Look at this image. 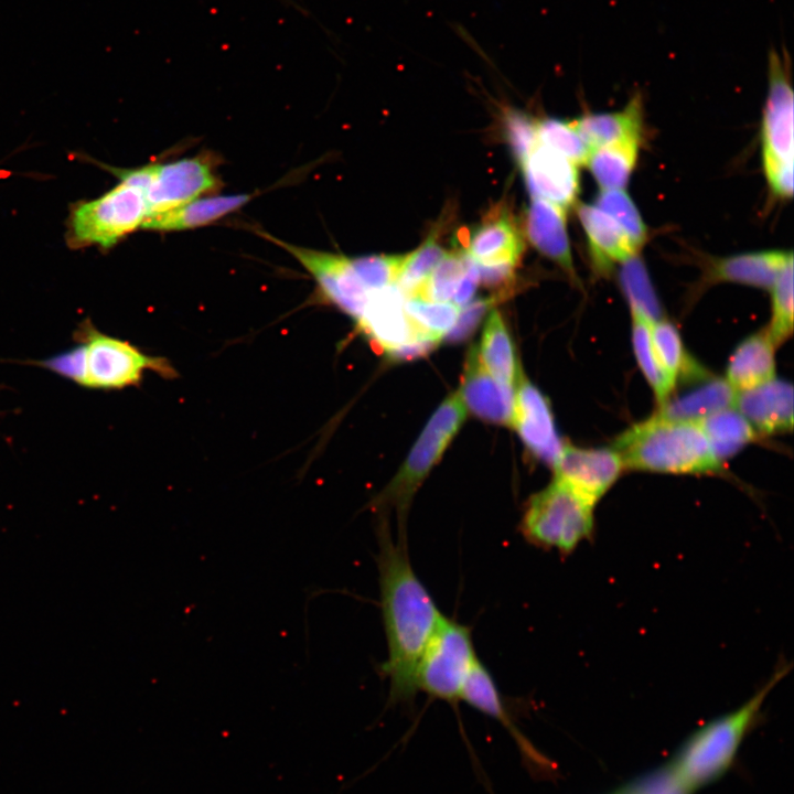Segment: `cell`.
<instances>
[{
  "mask_svg": "<svg viewBox=\"0 0 794 794\" xmlns=\"http://www.w3.org/2000/svg\"><path fill=\"white\" fill-rule=\"evenodd\" d=\"M737 391L726 379L715 378L661 405L657 414L674 420L699 421L718 411L734 407Z\"/></svg>",
  "mask_w": 794,
  "mask_h": 794,
  "instance_id": "484cf974",
  "label": "cell"
},
{
  "mask_svg": "<svg viewBox=\"0 0 794 794\" xmlns=\"http://www.w3.org/2000/svg\"><path fill=\"white\" fill-rule=\"evenodd\" d=\"M594 205L615 221L637 250L643 246L646 239V226L634 202L624 190H601Z\"/></svg>",
  "mask_w": 794,
  "mask_h": 794,
  "instance_id": "e575fe53",
  "label": "cell"
},
{
  "mask_svg": "<svg viewBox=\"0 0 794 794\" xmlns=\"http://www.w3.org/2000/svg\"><path fill=\"white\" fill-rule=\"evenodd\" d=\"M465 248V253L480 265L516 266L525 249V243L512 213L498 205L476 226Z\"/></svg>",
  "mask_w": 794,
  "mask_h": 794,
  "instance_id": "ac0fdd59",
  "label": "cell"
},
{
  "mask_svg": "<svg viewBox=\"0 0 794 794\" xmlns=\"http://www.w3.org/2000/svg\"><path fill=\"white\" fill-rule=\"evenodd\" d=\"M768 183L775 195L791 197L793 194V160H763Z\"/></svg>",
  "mask_w": 794,
  "mask_h": 794,
  "instance_id": "f6af8a7d",
  "label": "cell"
},
{
  "mask_svg": "<svg viewBox=\"0 0 794 794\" xmlns=\"http://www.w3.org/2000/svg\"><path fill=\"white\" fill-rule=\"evenodd\" d=\"M611 794H689L667 764L640 776Z\"/></svg>",
  "mask_w": 794,
  "mask_h": 794,
  "instance_id": "60d3db41",
  "label": "cell"
},
{
  "mask_svg": "<svg viewBox=\"0 0 794 794\" xmlns=\"http://www.w3.org/2000/svg\"><path fill=\"white\" fill-rule=\"evenodd\" d=\"M460 700L498 721L507 730L532 773L541 774L552 769L550 762L515 725L493 675L479 658L462 685Z\"/></svg>",
  "mask_w": 794,
  "mask_h": 794,
  "instance_id": "4fadbf2b",
  "label": "cell"
},
{
  "mask_svg": "<svg viewBox=\"0 0 794 794\" xmlns=\"http://www.w3.org/2000/svg\"><path fill=\"white\" fill-rule=\"evenodd\" d=\"M356 324L371 343L389 357L414 340H429L412 326L405 310V296L396 285L372 292Z\"/></svg>",
  "mask_w": 794,
  "mask_h": 794,
  "instance_id": "5bb4252c",
  "label": "cell"
},
{
  "mask_svg": "<svg viewBox=\"0 0 794 794\" xmlns=\"http://www.w3.org/2000/svg\"><path fill=\"white\" fill-rule=\"evenodd\" d=\"M495 301L493 298L479 299L460 308L457 321L447 334L448 339L457 342L470 336Z\"/></svg>",
  "mask_w": 794,
  "mask_h": 794,
  "instance_id": "7bdbcfd3",
  "label": "cell"
},
{
  "mask_svg": "<svg viewBox=\"0 0 794 794\" xmlns=\"http://www.w3.org/2000/svg\"><path fill=\"white\" fill-rule=\"evenodd\" d=\"M482 365L495 378L513 386L519 377L518 363L509 332L498 311L487 316L480 346L475 347Z\"/></svg>",
  "mask_w": 794,
  "mask_h": 794,
  "instance_id": "4316f807",
  "label": "cell"
},
{
  "mask_svg": "<svg viewBox=\"0 0 794 794\" xmlns=\"http://www.w3.org/2000/svg\"><path fill=\"white\" fill-rule=\"evenodd\" d=\"M466 262L465 251H447L416 296L432 301L451 302L464 277Z\"/></svg>",
  "mask_w": 794,
  "mask_h": 794,
  "instance_id": "74e56055",
  "label": "cell"
},
{
  "mask_svg": "<svg viewBox=\"0 0 794 794\" xmlns=\"http://www.w3.org/2000/svg\"><path fill=\"white\" fill-rule=\"evenodd\" d=\"M465 414L459 393L448 396L430 417L397 475L374 501L379 518H386L393 509L396 512L399 536H407L406 517L415 493L441 459Z\"/></svg>",
  "mask_w": 794,
  "mask_h": 794,
  "instance_id": "5b68a950",
  "label": "cell"
},
{
  "mask_svg": "<svg viewBox=\"0 0 794 794\" xmlns=\"http://www.w3.org/2000/svg\"><path fill=\"white\" fill-rule=\"evenodd\" d=\"M578 215L587 235L593 266L599 271H607L614 262H623L636 255L637 249L621 227L594 204H581Z\"/></svg>",
  "mask_w": 794,
  "mask_h": 794,
  "instance_id": "44dd1931",
  "label": "cell"
},
{
  "mask_svg": "<svg viewBox=\"0 0 794 794\" xmlns=\"http://www.w3.org/2000/svg\"><path fill=\"white\" fill-rule=\"evenodd\" d=\"M532 197L548 201L566 210L580 191L578 165L537 142L521 163Z\"/></svg>",
  "mask_w": 794,
  "mask_h": 794,
  "instance_id": "9a60e30c",
  "label": "cell"
},
{
  "mask_svg": "<svg viewBox=\"0 0 794 794\" xmlns=\"http://www.w3.org/2000/svg\"><path fill=\"white\" fill-rule=\"evenodd\" d=\"M788 670L787 664L779 665L769 680L744 704L701 726L680 747L667 766L688 793L693 794L717 780L731 766L763 702Z\"/></svg>",
  "mask_w": 794,
  "mask_h": 794,
  "instance_id": "7a4b0ae2",
  "label": "cell"
},
{
  "mask_svg": "<svg viewBox=\"0 0 794 794\" xmlns=\"http://www.w3.org/2000/svg\"><path fill=\"white\" fill-rule=\"evenodd\" d=\"M504 131L513 154L521 164L538 142L537 122L522 111L508 109L504 114Z\"/></svg>",
  "mask_w": 794,
  "mask_h": 794,
  "instance_id": "ab89813d",
  "label": "cell"
},
{
  "mask_svg": "<svg viewBox=\"0 0 794 794\" xmlns=\"http://www.w3.org/2000/svg\"><path fill=\"white\" fill-rule=\"evenodd\" d=\"M478 658L470 626L443 615L419 661L418 691L457 705L462 685Z\"/></svg>",
  "mask_w": 794,
  "mask_h": 794,
  "instance_id": "52a82bcc",
  "label": "cell"
},
{
  "mask_svg": "<svg viewBox=\"0 0 794 794\" xmlns=\"http://www.w3.org/2000/svg\"><path fill=\"white\" fill-rule=\"evenodd\" d=\"M651 337L658 361L676 385L682 374L696 373V366L689 362L676 328L666 320L651 323Z\"/></svg>",
  "mask_w": 794,
  "mask_h": 794,
  "instance_id": "836d02e7",
  "label": "cell"
},
{
  "mask_svg": "<svg viewBox=\"0 0 794 794\" xmlns=\"http://www.w3.org/2000/svg\"><path fill=\"white\" fill-rule=\"evenodd\" d=\"M698 422L720 462L754 438L755 430L734 407L718 411Z\"/></svg>",
  "mask_w": 794,
  "mask_h": 794,
  "instance_id": "f1b7e54d",
  "label": "cell"
},
{
  "mask_svg": "<svg viewBox=\"0 0 794 794\" xmlns=\"http://www.w3.org/2000/svg\"><path fill=\"white\" fill-rule=\"evenodd\" d=\"M775 347L766 331L749 336L734 350L726 380L736 391L772 380L775 378Z\"/></svg>",
  "mask_w": 794,
  "mask_h": 794,
  "instance_id": "603a6c76",
  "label": "cell"
},
{
  "mask_svg": "<svg viewBox=\"0 0 794 794\" xmlns=\"http://www.w3.org/2000/svg\"><path fill=\"white\" fill-rule=\"evenodd\" d=\"M594 506L571 487L554 479L528 498L518 529L529 545L569 556L592 536Z\"/></svg>",
  "mask_w": 794,
  "mask_h": 794,
  "instance_id": "277c9868",
  "label": "cell"
},
{
  "mask_svg": "<svg viewBox=\"0 0 794 794\" xmlns=\"http://www.w3.org/2000/svg\"><path fill=\"white\" fill-rule=\"evenodd\" d=\"M772 319L766 330L773 344H782L793 331V255L779 272L772 288Z\"/></svg>",
  "mask_w": 794,
  "mask_h": 794,
  "instance_id": "d590c367",
  "label": "cell"
},
{
  "mask_svg": "<svg viewBox=\"0 0 794 794\" xmlns=\"http://www.w3.org/2000/svg\"><path fill=\"white\" fill-rule=\"evenodd\" d=\"M34 364L82 386L84 379V346L76 343L74 347L43 361H36Z\"/></svg>",
  "mask_w": 794,
  "mask_h": 794,
  "instance_id": "b9f144b4",
  "label": "cell"
},
{
  "mask_svg": "<svg viewBox=\"0 0 794 794\" xmlns=\"http://www.w3.org/2000/svg\"><path fill=\"white\" fill-rule=\"evenodd\" d=\"M512 426L536 458L554 464L562 443L548 399L532 383L521 378L515 391Z\"/></svg>",
  "mask_w": 794,
  "mask_h": 794,
  "instance_id": "2e32d148",
  "label": "cell"
},
{
  "mask_svg": "<svg viewBox=\"0 0 794 794\" xmlns=\"http://www.w3.org/2000/svg\"><path fill=\"white\" fill-rule=\"evenodd\" d=\"M147 215L143 191L121 181L99 198L84 203L74 211L72 234L79 243L110 247L141 227Z\"/></svg>",
  "mask_w": 794,
  "mask_h": 794,
  "instance_id": "ba28073f",
  "label": "cell"
},
{
  "mask_svg": "<svg viewBox=\"0 0 794 794\" xmlns=\"http://www.w3.org/2000/svg\"><path fill=\"white\" fill-rule=\"evenodd\" d=\"M792 251L762 250L720 258L710 266L712 281H729L771 289Z\"/></svg>",
  "mask_w": 794,
  "mask_h": 794,
  "instance_id": "cb8c5ba5",
  "label": "cell"
},
{
  "mask_svg": "<svg viewBox=\"0 0 794 794\" xmlns=\"http://www.w3.org/2000/svg\"><path fill=\"white\" fill-rule=\"evenodd\" d=\"M640 140L626 139L589 152L584 164L601 190L624 189L636 163Z\"/></svg>",
  "mask_w": 794,
  "mask_h": 794,
  "instance_id": "83f0119b",
  "label": "cell"
},
{
  "mask_svg": "<svg viewBox=\"0 0 794 794\" xmlns=\"http://www.w3.org/2000/svg\"><path fill=\"white\" fill-rule=\"evenodd\" d=\"M526 233L536 249L575 276L564 208L533 197L527 211Z\"/></svg>",
  "mask_w": 794,
  "mask_h": 794,
  "instance_id": "ffe728a7",
  "label": "cell"
},
{
  "mask_svg": "<svg viewBox=\"0 0 794 794\" xmlns=\"http://www.w3.org/2000/svg\"><path fill=\"white\" fill-rule=\"evenodd\" d=\"M404 256L373 255L352 259L360 279L372 293L394 285Z\"/></svg>",
  "mask_w": 794,
  "mask_h": 794,
  "instance_id": "f35d334b",
  "label": "cell"
},
{
  "mask_svg": "<svg viewBox=\"0 0 794 794\" xmlns=\"http://www.w3.org/2000/svg\"><path fill=\"white\" fill-rule=\"evenodd\" d=\"M464 406L483 420L512 423L515 391L513 386L495 378L482 365L476 348L470 351L458 391Z\"/></svg>",
  "mask_w": 794,
  "mask_h": 794,
  "instance_id": "e0dca14e",
  "label": "cell"
},
{
  "mask_svg": "<svg viewBox=\"0 0 794 794\" xmlns=\"http://www.w3.org/2000/svg\"><path fill=\"white\" fill-rule=\"evenodd\" d=\"M250 197L245 193L198 197L169 211L147 216L141 227L159 232L196 228L239 210Z\"/></svg>",
  "mask_w": 794,
  "mask_h": 794,
  "instance_id": "7402d4cb",
  "label": "cell"
},
{
  "mask_svg": "<svg viewBox=\"0 0 794 794\" xmlns=\"http://www.w3.org/2000/svg\"><path fill=\"white\" fill-rule=\"evenodd\" d=\"M405 310L417 333L439 343L454 325L460 308L411 296L405 298Z\"/></svg>",
  "mask_w": 794,
  "mask_h": 794,
  "instance_id": "1f68e13d",
  "label": "cell"
},
{
  "mask_svg": "<svg viewBox=\"0 0 794 794\" xmlns=\"http://www.w3.org/2000/svg\"><path fill=\"white\" fill-rule=\"evenodd\" d=\"M144 197L148 215L162 213L219 189L212 159L198 154L164 164H148Z\"/></svg>",
  "mask_w": 794,
  "mask_h": 794,
  "instance_id": "30bf717a",
  "label": "cell"
},
{
  "mask_svg": "<svg viewBox=\"0 0 794 794\" xmlns=\"http://www.w3.org/2000/svg\"><path fill=\"white\" fill-rule=\"evenodd\" d=\"M379 602L387 644L380 675L388 680L389 705L411 706L418 693L417 668L443 614L410 562L407 537H393L378 525Z\"/></svg>",
  "mask_w": 794,
  "mask_h": 794,
  "instance_id": "6da1fadb",
  "label": "cell"
},
{
  "mask_svg": "<svg viewBox=\"0 0 794 794\" xmlns=\"http://www.w3.org/2000/svg\"><path fill=\"white\" fill-rule=\"evenodd\" d=\"M73 339L84 346L82 387L118 390L139 386L147 372L168 379L176 377L167 358L148 355L128 341L103 333L90 320L77 326Z\"/></svg>",
  "mask_w": 794,
  "mask_h": 794,
  "instance_id": "8992f818",
  "label": "cell"
},
{
  "mask_svg": "<svg viewBox=\"0 0 794 794\" xmlns=\"http://www.w3.org/2000/svg\"><path fill=\"white\" fill-rule=\"evenodd\" d=\"M620 285L630 303L631 312L651 323L662 318V310L642 259L634 255L621 262Z\"/></svg>",
  "mask_w": 794,
  "mask_h": 794,
  "instance_id": "4dcf8cb0",
  "label": "cell"
},
{
  "mask_svg": "<svg viewBox=\"0 0 794 794\" xmlns=\"http://www.w3.org/2000/svg\"><path fill=\"white\" fill-rule=\"evenodd\" d=\"M734 408L754 430L763 433L790 431L793 426V388L773 378L751 389L737 391Z\"/></svg>",
  "mask_w": 794,
  "mask_h": 794,
  "instance_id": "d6986e66",
  "label": "cell"
},
{
  "mask_svg": "<svg viewBox=\"0 0 794 794\" xmlns=\"http://www.w3.org/2000/svg\"><path fill=\"white\" fill-rule=\"evenodd\" d=\"M794 95L786 52L769 54V90L761 138L763 160H793Z\"/></svg>",
  "mask_w": 794,
  "mask_h": 794,
  "instance_id": "8fae6325",
  "label": "cell"
},
{
  "mask_svg": "<svg viewBox=\"0 0 794 794\" xmlns=\"http://www.w3.org/2000/svg\"><path fill=\"white\" fill-rule=\"evenodd\" d=\"M623 465L663 473H709L721 462L698 421L655 415L622 433L614 443Z\"/></svg>",
  "mask_w": 794,
  "mask_h": 794,
  "instance_id": "3957f363",
  "label": "cell"
},
{
  "mask_svg": "<svg viewBox=\"0 0 794 794\" xmlns=\"http://www.w3.org/2000/svg\"><path fill=\"white\" fill-rule=\"evenodd\" d=\"M447 251L439 245L437 235L430 236L412 253L405 255L396 285L406 297L416 296Z\"/></svg>",
  "mask_w": 794,
  "mask_h": 794,
  "instance_id": "d6a6232c",
  "label": "cell"
},
{
  "mask_svg": "<svg viewBox=\"0 0 794 794\" xmlns=\"http://www.w3.org/2000/svg\"><path fill=\"white\" fill-rule=\"evenodd\" d=\"M555 479L593 504L609 491L623 469L615 450L564 446L554 462Z\"/></svg>",
  "mask_w": 794,
  "mask_h": 794,
  "instance_id": "7c38bea8",
  "label": "cell"
},
{
  "mask_svg": "<svg viewBox=\"0 0 794 794\" xmlns=\"http://www.w3.org/2000/svg\"><path fill=\"white\" fill-rule=\"evenodd\" d=\"M572 122L590 151L626 139H641V97L634 96L622 110L588 114Z\"/></svg>",
  "mask_w": 794,
  "mask_h": 794,
  "instance_id": "d4e9b609",
  "label": "cell"
},
{
  "mask_svg": "<svg viewBox=\"0 0 794 794\" xmlns=\"http://www.w3.org/2000/svg\"><path fill=\"white\" fill-rule=\"evenodd\" d=\"M632 344L637 364L652 387L656 400L664 404L675 388V384L662 367L651 337V322L637 313H632Z\"/></svg>",
  "mask_w": 794,
  "mask_h": 794,
  "instance_id": "f546056e",
  "label": "cell"
},
{
  "mask_svg": "<svg viewBox=\"0 0 794 794\" xmlns=\"http://www.w3.org/2000/svg\"><path fill=\"white\" fill-rule=\"evenodd\" d=\"M478 268H479L480 281L483 285H485L486 287H489L490 289L495 291V294L492 297L493 299L503 300L505 297L511 294V292L514 288V283L516 281L514 265H507V264L480 265V264H478Z\"/></svg>",
  "mask_w": 794,
  "mask_h": 794,
  "instance_id": "ee69618b",
  "label": "cell"
},
{
  "mask_svg": "<svg viewBox=\"0 0 794 794\" xmlns=\"http://www.w3.org/2000/svg\"><path fill=\"white\" fill-rule=\"evenodd\" d=\"M266 236L292 255L313 277L323 301L335 305L355 321L360 318L371 292L356 273L351 258Z\"/></svg>",
  "mask_w": 794,
  "mask_h": 794,
  "instance_id": "9c48e42d",
  "label": "cell"
},
{
  "mask_svg": "<svg viewBox=\"0 0 794 794\" xmlns=\"http://www.w3.org/2000/svg\"><path fill=\"white\" fill-rule=\"evenodd\" d=\"M537 140L575 164H584L590 149L572 121L547 118L537 122Z\"/></svg>",
  "mask_w": 794,
  "mask_h": 794,
  "instance_id": "8d00e7d4",
  "label": "cell"
}]
</instances>
